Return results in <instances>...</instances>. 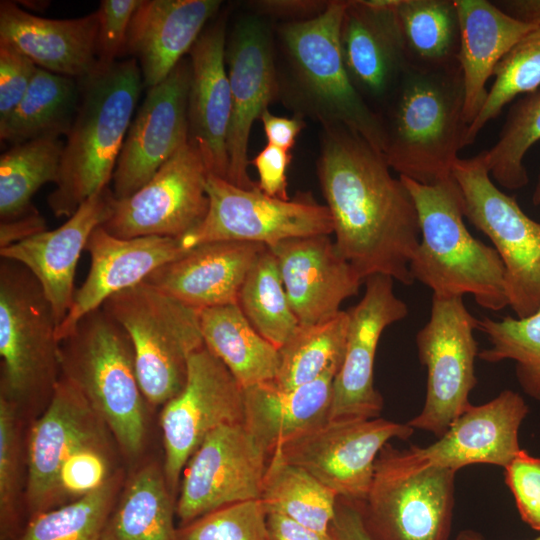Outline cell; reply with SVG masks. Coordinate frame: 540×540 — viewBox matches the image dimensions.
<instances>
[{
  "mask_svg": "<svg viewBox=\"0 0 540 540\" xmlns=\"http://www.w3.org/2000/svg\"><path fill=\"white\" fill-rule=\"evenodd\" d=\"M85 250L90 255L89 272L57 328L59 342L84 315L101 307L109 297L144 282L153 271L186 252L179 238H120L102 225L92 232Z\"/></svg>",
  "mask_w": 540,
  "mask_h": 540,
  "instance_id": "cb8c5ba5",
  "label": "cell"
},
{
  "mask_svg": "<svg viewBox=\"0 0 540 540\" xmlns=\"http://www.w3.org/2000/svg\"><path fill=\"white\" fill-rule=\"evenodd\" d=\"M456 473L429 463L416 445L387 443L366 498L356 502L371 540H449Z\"/></svg>",
  "mask_w": 540,
  "mask_h": 540,
  "instance_id": "52a82bcc",
  "label": "cell"
},
{
  "mask_svg": "<svg viewBox=\"0 0 540 540\" xmlns=\"http://www.w3.org/2000/svg\"><path fill=\"white\" fill-rule=\"evenodd\" d=\"M400 178L413 198L420 226V242L410 262L413 280L430 288L433 295H472L485 309L506 308L503 263L492 246L466 227L454 178L433 185Z\"/></svg>",
  "mask_w": 540,
  "mask_h": 540,
  "instance_id": "5b68a950",
  "label": "cell"
},
{
  "mask_svg": "<svg viewBox=\"0 0 540 540\" xmlns=\"http://www.w3.org/2000/svg\"><path fill=\"white\" fill-rule=\"evenodd\" d=\"M260 120L267 144L289 152L294 147L297 136L305 127V122L300 116L282 117L272 114L269 110L262 114Z\"/></svg>",
  "mask_w": 540,
  "mask_h": 540,
  "instance_id": "db71d44e",
  "label": "cell"
},
{
  "mask_svg": "<svg viewBox=\"0 0 540 540\" xmlns=\"http://www.w3.org/2000/svg\"><path fill=\"white\" fill-rule=\"evenodd\" d=\"M61 375L102 418L122 452L137 457L146 435V399L131 340L102 307L84 315L60 341Z\"/></svg>",
  "mask_w": 540,
  "mask_h": 540,
  "instance_id": "8992f818",
  "label": "cell"
},
{
  "mask_svg": "<svg viewBox=\"0 0 540 540\" xmlns=\"http://www.w3.org/2000/svg\"><path fill=\"white\" fill-rule=\"evenodd\" d=\"M21 410L0 396V540H17L22 525Z\"/></svg>",
  "mask_w": 540,
  "mask_h": 540,
  "instance_id": "ee69618b",
  "label": "cell"
},
{
  "mask_svg": "<svg viewBox=\"0 0 540 540\" xmlns=\"http://www.w3.org/2000/svg\"><path fill=\"white\" fill-rule=\"evenodd\" d=\"M454 3L460 30L458 63L464 85L463 115L469 126L486 102V85L495 68L532 28V23L512 16L496 2L454 0Z\"/></svg>",
  "mask_w": 540,
  "mask_h": 540,
  "instance_id": "f546056e",
  "label": "cell"
},
{
  "mask_svg": "<svg viewBox=\"0 0 540 540\" xmlns=\"http://www.w3.org/2000/svg\"><path fill=\"white\" fill-rule=\"evenodd\" d=\"M115 201L112 188L107 186L87 199L60 227L0 249L2 259L20 263L37 279L51 305L57 328L73 302L80 254L92 232L110 218Z\"/></svg>",
  "mask_w": 540,
  "mask_h": 540,
  "instance_id": "7402d4cb",
  "label": "cell"
},
{
  "mask_svg": "<svg viewBox=\"0 0 540 540\" xmlns=\"http://www.w3.org/2000/svg\"><path fill=\"white\" fill-rule=\"evenodd\" d=\"M330 531L337 540H371L358 507L353 501L338 497Z\"/></svg>",
  "mask_w": 540,
  "mask_h": 540,
  "instance_id": "f5cc1de1",
  "label": "cell"
},
{
  "mask_svg": "<svg viewBox=\"0 0 540 540\" xmlns=\"http://www.w3.org/2000/svg\"><path fill=\"white\" fill-rule=\"evenodd\" d=\"M37 68L27 56L0 42V120L21 101Z\"/></svg>",
  "mask_w": 540,
  "mask_h": 540,
  "instance_id": "681fc988",
  "label": "cell"
},
{
  "mask_svg": "<svg viewBox=\"0 0 540 540\" xmlns=\"http://www.w3.org/2000/svg\"><path fill=\"white\" fill-rule=\"evenodd\" d=\"M141 0H102L97 9L96 72L112 67L125 52L131 18ZM95 72V73H96Z\"/></svg>",
  "mask_w": 540,
  "mask_h": 540,
  "instance_id": "7dc6e473",
  "label": "cell"
},
{
  "mask_svg": "<svg viewBox=\"0 0 540 540\" xmlns=\"http://www.w3.org/2000/svg\"><path fill=\"white\" fill-rule=\"evenodd\" d=\"M107 431L81 391L61 375L27 438L24 507L28 520L65 504L60 489L63 465L84 447L108 443Z\"/></svg>",
  "mask_w": 540,
  "mask_h": 540,
  "instance_id": "9a60e30c",
  "label": "cell"
},
{
  "mask_svg": "<svg viewBox=\"0 0 540 540\" xmlns=\"http://www.w3.org/2000/svg\"><path fill=\"white\" fill-rule=\"evenodd\" d=\"M528 413L521 395L503 390L484 404H471L443 436L417 448L429 463L455 472L473 464L505 468L521 451L519 429Z\"/></svg>",
  "mask_w": 540,
  "mask_h": 540,
  "instance_id": "484cf974",
  "label": "cell"
},
{
  "mask_svg": "<svg viewBox=\"0 0 540 540\" xmlns=\"http://www.w3.org/2000/svg\"><path fill=\"white\" fill-rule=\"evenodd\" d=\"M464 85L459 63L422 70L408 65L379 112L384 125V157L399 174L424 185L452 177L466 147Z\"/></svg>",
  "mask_w": 540,
  "mask_h": 540,
  "instance_id": "7a4b0ae2",
  "label": "cell"
},
{
  "mask_svg": "<svg viewBox=\"0 0 540 540\" xmlns=\"http://www.w3.org/2000/svg\"><path fill=\"white\" fill-rule=\"evenodd\" d=\"M496 4L512 16L531 22L532 28L495 68V80L488 90L486 102L468 126L466 146L475 141L480 131L497 118L505 106L540 87V0H509Z\"/></svg>",
  "mask_w": 540,
  "mask_h": 540,
  "instance_id": "836d02e7",
  "label": "cell"
},
{
  "mask_svg": "<svg viewBox=\"0 0 540 540\" xmlns=\"http://www.w3.org/2000/svg\"><path fill=\"white\" fill-rule=\"evenodd\" d=\"M503 469L522 521L540 531V458L521 449Z\"/></svg>",
  "mask_w": 540,
  "mask_h": 540,
  "instance_id": "c3c4849f",
  "label": "cell"
},
{
  "mask_svg": "<svg viewBox=\"0 0 540 540\" xmlns=\"http://www.w3.org/2000/svg\"><path fill=\"white\" fill-rule=\"evenodd\" d=\"M113 473L109 443L80 449L61 469L60 489L65 504L99 488Z\"/></svg>",
  "mask_w": 540,
  "mask_h": 540,
  "instance_id": "bcb514c9",
  "label": "cell"
},
{
  "mask_svg": "<svg viewBox=\"0 0 540 540\" xmlns=\"http://www.w3.org/2000/svg\"><path fill=\"white\" fill-rule=\"evenodd\" d=\"M218 16L189 51L188 141L200 152L210 174L226 179L231 90L226 68V18Z\"/></svg>",
  "mask_w": 540,
  "mask_h": 540,
  "instance_id": "d4e9b609",
  "label": "cell"
},
{
  "mask_svg": "<svg viewBox=\"0 0 540 540\" xmlns=\"http://www.w3.org/2000/svg\"><path fill=\"white\" fill-rule=\"evenodd\" d=\"M208 175L200 152L187 141L139 190L116 199L102 227L120 238H181L196 228L208 212Z\"/></svg>",
  "mask_w": 540,
  "mask_h": 540,
  "instance_id": "2e32d148",
  "label": "cell"
},
{
  "mask_svg": "<svg viewBox=\"0 0 540 540\" xmlns=\"http://www.w3.org/2000/svg\"><path fill=\"white\" fill-rule=\"evenodd\" d=\"M74 78L37 68L14 110L0 120V139L13 145L68 134L79 103Z\"/></svg>",
  "mask_w": 540,
  "mask_h": 540,
  "instance_id": "e575fe53",
  "label": "cell"
},
{
  "mask_svg": "<svg viewBox=\"0 0 540 540\" xmlns=\"http://www.w3.org/2000/svg\"><path fill=\"white\" fill-rule=\"evenodd\" d=\"M47 230L46 220L38 210L0 222V249L22 242Z\"/></svg>",
  "mask_w": 540,
  "mask_h": 540,
  "instance_id": "11a10c76",
  "label": "cell"
},
{
  "mask_svg": "<svg viewBox=\"0 0 540 540\" xmlns=\"http://www.w3.org/2000/svg\"><path fill=\"white\" fill-rule=\"evenodd\" d=\"M329 1L321 0H257L251 6L258 16L288 19L289 22L304 21L324 12Z\"/></svg>",
  "mask_w": 540,
  "mask_h": 540,
  "instance_id": "816d5d0a",
  "label": "cell"
},
{
  "mask_svg": "<svg viewBox=\"0 0 540 540\" xmlns=\"http://www.w3.org/2000/svg\"><path fill=\"white\" fill-rule=\"evenodd\" d=\"M316 166L338 253L363 282L385 275L411 285L418 213L384 154L346 126L328 124L322 126Z\"/></svg>",
  "mask_w": 540,
  "mask_h": 540,
  "instance_id": "6da1fadb",
  "label": "cell"
},
{
  "mask_svg": "<svg viewBox=\"0 0 540 540\" xmlns=\"http://www.w3.org/2000/svg\"><path fill=\"white\" fill-rule=\"evenodd\" d=\"M300 326L327 322L364 282L338 253L329 235L292 238L268 247Z\"/></svg>",
  "mask_w": 540,
  "mask_h": 540,
  "instance_id": "44dd1931",
  "label": "cell"
},
{
  "mask_svg": "<svg viewBox=\"0 0 540 540\" xmlns=\"http://www.w3.org/2000/svg\"><path fill=\"white\" fill-rule=\"evenodd\" d=\"M455 540H487L480 532L464 529L458 532ZM532 540H540V535Z\"/></svg>",
  "mask_w": 540,
  "mask_h": 540,
  "instance_id": "6f0895ef",
  "label": "cell"
},
{
  "mask_svg": "<svg viewBox=\"0 0 540 540\" xmlns=\"http://www.w3.org/2000/svg\"><path fill=\"white\" fill-rule=\"evenodd\" d=\"M60 342L51 305L20 263L0 262V396L23 408L47 405L61 377Z\"/></svg>",
  "mask_w": 540,
  "mask_h": 540,
  "instance_id": "ba28073f",
  "label": "cell"
},
{
  "mask_svg": "<svg viewBox=\"0 0 540 540\" xmlns=\"http://www.w3.org/2000/svg\"><path fill=\"white\" fill-rule=\"evenodd\" d=\"M173 497L163 467L156 462L141 465L124 482L102 540H178Z\"/></svg>",
  "mask_w": 540,
  "mask_h": 540,
  "instance_id": "d6a6232c",
  "label": "cell"
},
{
  "mask_svg": "<svg viewBox=\"0 0 540 540\" xmlns=\"http://www.w3.org/2000/svg\"><path fill=\"white\" fill-rule=\"evenodd\" d=\"M338 496L309 472L269 456L260 501L267 514L285 516L307 528L329 532Z\"/></svg>",
  "mask_w": 540,
  "mask_h": 540,
  "instance_id": "8d00e7d4",
  "label": "cell"
},
{
  "mask_svg": "<svg viewBox=\"0 0 540 540\" xmlns=\"http://www.w3.org/2000/svg\"><path fill=\"white\" fill-rule=\"evenodd\" d=\"M101 307L131 340L147 403L163 406L179 394L190 356L204 346L199 310L144 282L112 295Z\"/></svg>",
  "mask_w": 540,
  "mask_h": 540,
  "instance_id": "9c48e42d",
  "label": "cell"
},
{
  "mask_svg": "<svg viewBox=\"0 0 540 540\" xmlns=\"http://www.w3.org/2000/svg\"><path fill=\"white\" fill-rule=\"evenodd\" d=\"M225 61L231 90L226 180L253 189L257 184L248 174L251 129L279 96L273 38L260 16H248L236 23L226 43Z\"/></svg>",
  "mask_w": 540,
  "mask_h": 540,
  "instance_id": "ac0fdd59",
  "label": "cell"
},
{
  "mask_svg": "<svg viewBox=\"0 0 540 540\" xmlns=\"http://www.w3.org/2000/svg\"><path fill=\"white\" fill-rule=\"evenodd\" d=\"M336 374L326 373L292 389L280 388L274 381L243 389L244 425L269 456L329 420Z\"/></svg>",
  "mask_w": 540,
  "mask_h": 540,
  "instance_id": "4dcf8cb0",
  "label": "cell"
},
{
  "mask_svg": "<svg viewBox=\"0 0 540 540\" xmlns=\"http://www.w3.org/2000/svg\"><path fill=\"white\" fill-rule=\"evenodd\" d=\"M268 460L244 423L213 431L183 470L176 502L181 525L227 505L260 499Z\"/></svg>",
  "mask_w": 540,
  "mask_h": 540,
  "instance_id": "e0dca14e",
  "label": "cell"
},
{
  "mask_svg": "<svg viewBox=\"0 0 540 540\" xmlns=\"http://www.w3.org/2000/svg\"><path fill=\"white\" fill-rule=\"evenodd\" d=\"M532 201L534 205L536 206L540 205V173L538 175V180H537V183H536L533 195H532Z\"/></svg>",
  "mask_w": 540,
  "mask_h": 540,
  "instance_id": "680465c9",
  "label": "cell"
},
{
  "mask_svg": "<svg viewBox=\"0 0 540 540\" xmlns=\"http://www.w3.org/2000/svg\"><path fill=\"white\" fill-rule=\"evenodd\" d=\"M267 246L241 241L197 245L145 280L196 310L237 304L244 280Z\"/></svg>",
  "mask_w": 540,
  "mask_h": 540,
  "instance_id": "4316f807",
  "label": "cell"
},
{
  "mask_svg": "<svg viewBox=\"0 0 540 540\" xmlns=\"http://www.w3.org/2000/svg\"><path fill=\"white\" fill-rule=\"evenodd\" d=\"M477 330L489 341L478 357L488 363L514 361L518 384L524 393L540 401V309L525 318L483 317L478 319Z\"/></svg>",
  "mask_w": 540,
  "mask_h": 540,
  "instance_id": "7bdbcfd3",
  "label": "cell"
},
{
  "mask_svg": "<svg viewBox=\"0 0 540 540\" xmlns=\"http://www.w3.org/2000/svg\"><path fill=\"white\" fill-rule=\"evenodd\" d=\"M392 4L393 0H349L340 30L349 77L378 112L408 67Z\"/></svg>",
  "mask_w": 540,
  "mask_h": 540,
  "instance_id": "603a6c76",
  "label": "cell"
},
{
  "mask_svg": "<svg viewBox=\"0 0 540 540\" xmlns=\"http://www.w3.org/2000/svg\"><path fill=\"white\" fill-rule=\"evenodd\" d=\"M292 154L267 144L251 161L258 173L257 187L264 194L288 200L287 169Z\"/></svg>",
  "mask_w": 540,
  "mask_h": 540,
  "instance_id": "f907efd6",
  "label": "cell"
},
{
  "mask_svg": "<svg viewBox=\"0 0 540 540\" xmlns=\"http://www.w3.org/2000/svg\"><path fill=\"white\" fill-rule=\"evenodd\" d=\"M268 540H337L331 531L319 532L285 516L268 514Z\"/></svg>",
  "mask_w": 540,
  "mask_h": 540,
  "instance_id": "9f6ffc18",
  "label": "cell"
},
{
  "mask_svg": "<svg viewBox=\"0 0 540 540\" xmlns=\"http://www.w3.org/2000/svg\"><path fill=\"white\" fill-rule=\"evenodd\" d=\"M208 212L193 230L179 238L185 251L208 242L241 241L271 247L284 240L330 235L333 224L326 205L310 192L288 200L258 189H244L210 174L206 181Z\"/></svg>",
  "mask_w": 540,
  "mask_h": 540,
  "instance_id": "7c38bea8",
  "label": "cell"
},
{
  "mask_svg": "<svg viewBox=\"0 0 540 540\" xmlns=\"http://www.w3.org/2000/svg\"><path fill=\"white\" fill-rule=\"evenodd\" d=\"M204 345L244 388L274 381L279 348L259 334L238 304L199 310Z\"/></svg>",
  "mask_w": 540,
  "mask_h": 540,
  "instance_id": "1f68e13d",
  "label": "cell"
},
{
  "mask_svg": "<svg viewBox=\"0 0 540 540\" xmlns=\"http://www.w3.org/2000/svg\"><path fill=\"white\" fill-rule=\"evenodd\" d=\"M478 319L460 296L432 295L430 317L417 332L418 357L427 371L422 410L407 423L440 438L470 406L474 389Z\"/></svg>",
  "mask_w": 540,
  "mask_h": 540,
  "instance_id": "8fae6325",
  "label": "cell"
},
{
  "mask_svg": "<svg viewBox=\"0 0 540 540\" xmlns=\"http://www.w3.org/2000/svg\"><path fill=\"white\" fill-rule=\"evenodd\" d=\"M267 512L249 500L206 513L177 529L178 540H268Z\"/></svg>",
  "mask_w": 540,
  "mask_h": 540,
  "instance_id": "f6af8a7d",
  "label": "cell"
},
{
  "mask_svg": "<svg viewBox=\"0 0 540 540\" xmlns=\"http://www.w3.org/2000/svg\"><path fill=\"white\" fill-rule=\"evenodd\" d=\"M394 280L372 275L365 281L361 300L347 310L344 358L332 388L330 418H375L383 397L374 386L377 346L384 330L408 315V306L394 292Z\"/></svg>",
  "mask_w": 540,
  "mask_h": 540,
  "instance_id": "d6986e66",
  "label": "cell"
},
{
  "mask_svg": "<svg viewBox=\"0 0 540 540\" xmlns=\"http://www.w3.org/2000/svg\"><path fill=\"white\" fill-rule=\"evenodd\" d=\"M123 485V472L115 470L94 491L30 518L17 540H102Z\"/></svg>",
  "mask_w": 540,
  "mask_h": 540,
  "instance_id": "60d3db41",
  "label": "cell"
},
{
  "mask_svg": "<svg viewBox=\"0 0 540 540\" xmlns=\"http://www.w3.org/2000/svg\"><path fill=\"white\" fill-rule=\"evenodd\" d=\"M190 77V60L183 58L164 81L147 90L113 174L112 190L117 200L139 190L188 141Z\"/></svg>",
  "mask_w": 540,
  "mask_h": 540,
  "instance_id": "ffe728a7",
  "label": "cell"
},
{
  "mask_svg": "<svg viewBox=\"0 0 540 540\" xmlns=\"http://www.w3.org/2000/svg\"><path fill=\"white\" fill-rule=\"evenodd\" d=\"M414 431L407 422L381 417L332 419L273 452L309 472L338 497L362 502L382 448L394 438L407 440Z\"/></svg>",
  "mask_w": 540,
  "mask_h": 540,
  "instance_id": "4fadbf2b",
  "label": "cell"
},
{
  "mask_svg": "<svg viewBox=\"0 0 540 540\" xmlns=\"http://www.w3.org/2000/svg\"><path fill=\"white\" fill-rule=\"evenodd\" d=\"M65 142L42 137L13 145L0 157V218L11 220L35 209L33 195L58 178Z\"/></svg>",
  "mask_w": 540,
  "mask_h": 540,
  "instance_id": "74e56055",
  "label": "cell"
},
{
  "mask_svg": "<svg viewBox=\"0 0 540 540\" xmlns=\"http://www.w3.org/2000/svg\"><path fill=\"white\" fill-rule=\"evenodd\" d=\"M452 177L465 218L490 239L503 263L508 306L517 318L534 314L540 309V223L494 184L481 153L459 158Z\"/></svg>",
  "mask_w": 540,
  "mask_h": 540,
  "instance_id": "30bf717a",
  "label": "cell"
},
{
  "mask_svg": "<svg viewBox=\"0 0 540 540\" xmlns=\"http://www.w3.org/2000/svg\"><path fill=\"white\" fill-rule=\"evenodd\" d=\"M244 423L243 387L204 345L189 358L183 389L163 405V471L171 493L201 443L216 429Z\"/></svg>",
  "mask_w": 540,
  "mask_h": 540,
  "instance_id": "5bb4252c",
  "label": "cell"
},
{
  "mask_svg": "<svg viewBox=\"0 0 540 540\" xmlns=\"http://www.w3.org/2000/svg\"><path fill=\"white\" fill-rule=\"evenodd\" d=\"M392 6L409 66L432 70L458 63L454 0H393Z\"/></svg>",
  "mask_w": 540,
  "mask_h": 540,
  "instance_id": "d590c367",
  "label": "cell"
},
{
  "mask_svg": "<svg viewBox=\"0 0 540 540\" xmlns=\"http://www.w3.org/2000/svg\"><path fill=\"white\" fill-rule=\"evenodd\" d=\"M540 140V87L512 102L496 143L481 153L498 185L518 190L529 182L524 158Z\"/></svg>",
  "mask_w": 540,
  "mask_h": 540,
  "instance_id": "b9f144b4",
  "label": "cell"
},
{
  "mask_svg": "<svg viewBox=\"0 0 540 540\" xmlns=\"http://www.w3.org/2000/svg\"><path fill=\"white\" fill-rule=\"evenodd\" d=\"M97 10L72 19L31 14L14 1L0 2V42L49 72L83 79L97 68Z\"/></svg>",
  "mask_w": 540,
  "mask_h": 540,
  "instance_id": "83f0119b",
  "label": "cell"
},
{
  "mask_svg": "<svg viewBox=\"0 0 540 540\" xmlns=\"http://www.w3.org/2000/svg\"><path fill=\"white\" fill-rule=\"evenodd\" d=\"M237 304L254 329L277 348L300 326L290 306L277 260L268 247L248 272Z\"/></svg>",
  "mask_w": 540,
  "mask_h": 540,
  "instance_id": "ab89813d",
  "label": "cell"
},
{
  "mask_svg": "<svg viewBox=\"0 0 540 540\" xmlns=\"http://www.w3.org/2000/svg\"><path fill=\"white\" fill-rule=\"evenodd\" d=\"M347 330L348 313L343 310L327 322L299 326L279 348L280 363L275 384L283 389H292L313 382L326 373H337L345 354Z\"/></svg>",
  "mask_w": 540,
  "mask_h": 540,
  "instance_id": "f35d334b",
  "label": "cell"
},
{
  "mask_svg": "<svg viewBox=\"0 0 540 540\" xmlns=\"http://www.w3.org/2000/svg\"><path fill=\"white\" fill-rule=\"evenodd\" d=\"M79 103L64 145L55 189L48 206L56 217H70L113 178L143 79L135 58L78 79Z\"/></svg>",
  "mask_w": 540,
  "mask_h": 540,
  "instance_id": "277c9868",
  "label": "cell"
},
{
  "mask_svg": "<svg viewBox=\"0 0 540 540\" xmlns=\"http://www.w3.org/2000/svg\"><path fill=\"white\" fill-rule=\"evenodd\" d=\"M347 1L334 0L320 15L278 27L286 60L285 75L278 78L279 95L301 118L321 126L339 124L360 134L383 153V120L352 83L340 42Z\"/></svg>",
  "mask_w": 540,
  "mask_h": 540,
  "instance_id": "3957f363",
  "label": "cell"
},
{
  "mask_svg": "<svg viewBox=\"0 0 540 540\" xmlns=\"http://www.w3.org/2000/svg\"><path fill=\"white\" fill-rule=\"evenodd\" d=\"M220 6L219 0L140 1L131 18L125 52L137 60L144 87H154L168 77Z\"/></svg>",
  "mask_w": 540,
  "mask_h": 540,
  "instance_id": "f1b7e54d",
  "label": "cell"
}]
</instances>
